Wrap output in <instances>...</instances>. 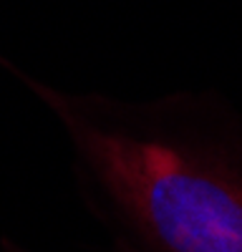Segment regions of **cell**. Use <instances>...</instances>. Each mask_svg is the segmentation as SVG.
<instances>
[{"mask_svg":"<svg viewBox=\"0 0 242 252\" xmlns=\"http://www.w3.org/2000/svg\"><path fill=\"white\" fill-rule=\"evenodd\" d=\"M13 252H20V250H13Z\"/></svg>","mask_w":242,"mask_h":252,"instance_id":"7a4b0ae2","label":"cell"},{"mask_svg":"<svg viewBox=\"0 0 242 252\" xmlns=\"http://www.w3.org/2000/svg\"><path fill=\"white\" fill-rule=\"evenodd\" d=\"M86 199L119 252H242V139L164 114L104 119L58 101Z\"/></svg>","mask_w":242,"mask_h":252,"instance_id":"6da1fadb","label":"cell"}]
</instances>
